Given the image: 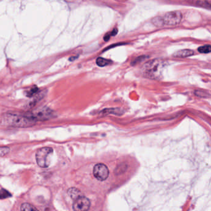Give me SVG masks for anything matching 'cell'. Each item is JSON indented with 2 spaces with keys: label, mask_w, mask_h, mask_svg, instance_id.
Returning <instances> with one entry per match:
<instances>
[{
  "label": "cell",
  "mask_w": 211,
  "mask_h": 211,
  "mask_svg": "<svg viewBox=\"0 0 211 211\" xmlns=\"http://www.w3.org/2000/svg\"><path fill=\"white\" fill-rule=\"evenodd\" d=\"M147 58H149V57H147V56H145V55H142V56H140L139 57H138L137 58H136L135 60H133V62H131V64L132 65H135L136 64H138V63H141V61H144V60L147 59Z\"/></svg>",
  "instance_id": "9a60e30c"
},
{
  "label": "cell",
  "mask_w": 211,
  "mask_h": 211,
  "mask_svg": "<svg viewBox=\"0 0 211 211\" xmlns=\"http://www.w3.org/2000/svg\"><path fill=\"white\" fill-rule=\"evenodd\" d=\"M193 55H194V52L193 50L185 49V50H179L175 52L174 55V57H177V58H186V57H191Z\"/></svg>",
  "instance_id": "ba28073f"
},
{
  "label": "cell",
  "mask_w": 211,
  "mask_h": 211,
  "mask_svg": "<svg viewBox=\"0 0 211 211\" xmlns=\"http://www.w3.org/2000/svg\"><path fill=\"white\" fill-rule=\"evenodd\" d=\"M38 90V89L37 87H36V86H35V87H33V88H32V89L30 90V91L27 93V97H29L33 96L35 94H36V92H37Z\"/></svg>",
  "instance_id": "e0dca14e"
},
{
  "label": "cell",
  "mask_w": 211,
  "mask_h": 211,
  "mask_svg": "<svg viewBox=\"0 0 211 211\" xmlns=\"http://www.w3.org/2000/svg\"><path fill=\"white\" fill-rule=\"evenodd\" d=\"M11 194L7 190L5 189H2L0 190V199H3L11 197Z\"/></svg>",
  "instance_id": "5bb4252c"
},
{
  "label": "cell",
  "mask_w": 211,
  "mask_h": 211,
  "mask_svg": "<svg viewBox=\"0 0 211 211\" xmlns=\"http://www.w3.org/2000/svg\"><path fill=\"white\" fill-rule=\"evenodd\" d=\"M110 37H111V35H110V33H106L105 34V37H104V40L105 41H108L110 38Z\"/></svg>",
  "instance_id": "d6986e66"
},
{
  "label": "cell",
  "mask_w": 211,
  "mask_h": 211,
  "mask_svg": "<svg viewBox=\"0 0 211 211\" xmlns=\"http://www.w3.org/2000/svg\"><path fill=\"white\" fill-rule=\"evenodd\" d=\"M10 149L8 147H0V157L6 155L9 153Z\"/></svg>",
  "instance_id": "2e32d148"
},
{
  "label": "cell",
  "mask_w": 211,
  "mask_h": 211,
  "mask_svg": "<svg viewBox=\"0 0 211 211\" xmlns=\"http://www.w3.org/2000/svg\"><path fill=\"white\" fill-rule=\"evenodd\" d=\"M21 210H25V211H32V210H38V209L33 206L32 205L29 204V203H24L21 206Z\"/></svg>",
  "instance_id": "8fae6325"
},
{
  "label": "cell",
  "mask_w": 211,
  "mask_h": 211,
  "mask_svg": "<svg viewBox=\"0 0 211 211\" xmlns=\"http://www.w3.org/2000/svg\"><path fill=\"white\" fill-rule=\"evenodd\" d=\"M91 207V202L89 199L85 196H81L74 200L72 205L74 210L76 211H86Z\"/></svg>",
  "instance_id": "52a82bcc"
},
{
  "label": "cell",
  "mask_w": 211,
  "mask_h": 211,
  "mask_svg": "<svg viewBox=\"0 0 211 211\" xmlns=\"http://www.w3.org/2000/svg\"><path fill=\"white\" fill-rule=\"evenodd\" d=\"M211 51V46L210 45H205L198 48V52L201 53H209Z\"/></svg>",
  "instance_id": "4fadbf2b"
},
{
  "label": "cell",
  "mask_w": 211,
  "mask_h": 211,
  "mask_svg": "<svg viewBox=\"0 0 211 211\" xmlns=\"http://www.w3.org/2000/svg\"><path fill=\"white\" fill-rule=\"evenodd\" d=\"M77 58H78V56H77V57H71L69 58V61H74V60H75Z\"/></svg>",
  "instance_id": "ffe728a7"
},
{
  "label": "cell",
  "mask_w": 211,
  "mask_h": 211,
  "mask_svg": "<svg viewBox=\"0 0 211 211\" xmlns=\"http://www.w3.org/2000/svg\"><path fill=\"white\" fill-rule=\"evenodd\" d=\"M26 116L37 121H45L55 116V111L48 107H42L26 113Z\"/></svg>",
  "instance_id": "277c9868"
},
{
  "label": "cell",
  "mask_w": 211,
  "mask_h": 211,
  "mask_svg": "<svg viewBox=\"0 0 211 211\" xmlns=\"http://www.w3.org/2000/svg\"><path fill=\"white\" fill-rule=\"evenodd\" d=\"M96 63L100 67H104L105 66H107V65H109V64H111L112 61L109 60H107L105 58L99 57V58H98L97 59Z\"/></svg>",
  "instance_id": "30bf717a"
},
{
  "label": "cell",
  "mask_w": 211,
  "mask_h": 211,
  "mask_svg": "<svg viewBox=\"0 0 211 211\" xmlns=\"http://www.w3.org/2000/svg\"><path fill=\"white\" fill-rule=\"evenodd\" d=\"M152 23L157 27H162L164 25L163 18L161 16H157L154 18L152 20Z\"/></svg>",
  "instance_id": "7c38bea8"
},
{
  "label": "cell",
  "mask_w": 211,
  "mask_h": 211,
  "mask_svg": "<svg viewBox=\"0 0 211 211\" xmlns=\"http://www.w3.org/2000/svg\"><path fill=\"white\" fill-rule=\"evenodd\" d=\"M68 195L73 200L76 199L79 197L82 196L80 191L76 188H71L68 190Z\"/></svg>",
  "instance_id": "9c48e42d"
},
{
  "label": "cell",
  "mask_w": 211,
  "mask_h": 211,
  "mask_svg": "<svg viewBox=\"0 0 211 211\" xmlns=\"http://www.w3.org/2000/svg\"><path fill=\"white\" fill-rule=\"evenodd\" d=\"M109 33H110L111 37V36H115V35H116V33H118V29H114L111 32H109Z\"/></svg>",
  "instance_id": "ac0fdd59"
},
{
  "label": "cell",
  "mask_w": 211,
  "mask_h": 211,
  "mask_svg": "<svg viewBox=\"0 0 211 211\" xmlns=\"http://www.w3.org/2000/svg\"><path fill=\"white\" fill-rule=\"evenodd\" d=\"M37 121L26 116L14 113H6L0 117V124L16 128H27L33 126Z\"/></svg>",
  "instance_id": "6da1fadb"
},
{
  "label": "cell",
  "mask_w": 211,
  "mask_h": 211,
  "mask_svg": "<svg viewBox=\"0 0 211 211\" xmlns=\"http://www.w3.org/2000/svg\"><path fill=\"white\" fill-rule=\"evenodd\" d=\"M53 153L52 147H44L38 149L36 153L35 158L38 165L41 168H47L50 163V157Z\"/></svg>",
  "instance_id": "3957f363"
},
{
  "label": "cell",
  "mask_w": 211,
  "mask_h": 211,
  "mask_svg": "<svg viewBox=\"0 0 211 211\" xmlns=\"http://www.w3.org/2000/svg\"><path fill=\"white\" fill-rule=\"evenodd\" d=\"M166 63L161 60L155 59L145 63L141 68L143 74L149 79H160L162 77Z\"/></svg>",
  "instance_id": "7a4b0ae2"
},
{
  "label": "cell",
  "mask_w": 211,
  "mask_h": 211,
  "mask_svg": "<svg viewBox=\"0 0 211 211\" xmlns=\"http://www.w3.org/2000/svg\"><path fill=\"white\" fill-rule=\"evenodd\" d=\"M94 175L100 181L105 180L109 175V170L108 167L104 163H98L94 168Z\"/></svg>",
  "instance_id": "8992f818"
},
{
  "label": "cell",
  "mask_w": 211,
  "mask_h": 211,
  "mask_svg": "<svg viewBox=\"0 0 211 211\" xmlns=\"http://www.w3.org/2000/svg\"><path fill=\"white\" fill-rule=\"evenodd\" d=\"M164 25L174 26L178 25L182 19V14L180 11H174L166 13L162 17Z\"/></svg>",
  "instance_id": "5b68a950"
}]
</instances>
